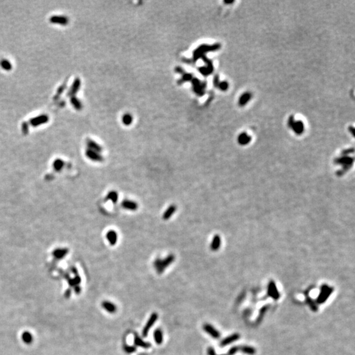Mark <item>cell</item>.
Listing matches in <instances>:
<instances>
[{
	"label": "cell",
	"instance_id": "cell-4",
	"mask_svg": "<svg viewBox=\"0 0 355 355\" xmlns=\"http://www.w3.org/2000/svg\"><path fill=\"white\" fill-rule=\"evenodd\" d=\"M288 124H289L291 128L295 132V134L298 135H301L303 133L304 127V124L301 120L295 121L294 120L293 116H290V118L289 119Z\"/></svg>",
	"mask_w": 355,
	"mask_h": 355
},
{
	"label": "cell",
	"instance_id": "cell-16",
	"mask_svg": "<svg viewBox=\"0 0 355 355\" xmlns=\"http://www.w3.org/2000/svg\"><path fill=\"white\" fill-rule=\"evenodd\" d=\"M177 210V206L174 204H172L170 206L165 210L163 214V219L164 220H169L172 216L174 215V214L176 212Z\"/></svg>",
	"mask_w": 355,
	"mask_h": 355
},
{
	"label": "cell",
	"instance_id": "cell-7",
	"mask_svg": "<svg viewBox=\"0 0 355 355\" xmlns=\"http://www.w3.org/2000/svg\"><path fill=\"white\" fill-rule=\"evenodd\" d=\"M157 319H158L157 313L154 312L151 315L150 318H149L147 322L146 323L145 327H144L143 330H142L143 337H147L149 330H150V329L152 328V326H153V324L156 322V321L157 320Z\"/></svg>",
	"mask_w": 355,
	"mask_h": 355
},
{
	"label": "cell",
	"instance_id": "cell-11",
	"mask_svg": "<svg viewBox=\"0 0 355 355\" xmlns=\"http://www.w3.org/2000/svg\"><path fill=\"white\" fill-rule=\"evenodd\" d=\"M121 207L124 209L130 210V211H136L139 207V205L134 201L130 200V199H124L121 202Z\"/></svg>",
	"mask_w": 355,
	"mask_h": 355
},
{
	"label": "cell",
	"instance_id": "cell-9",
	"mask_svg": "<svg viewBox=\"0 0 355 355\" xmlns=\"http://www.w3.org/2000/svg\"><path fill=\"white\" fill-rule=\"evenodd\" d=\"M49 22L52 24L66 26L69 24V18L63 15H53L49 18Z\"/></svg>",
	"mask_w": 355,
	"mask_h": 355
},
{
	"label": "cell",
	"instance_id": "cell-24",
	"mask_svg": "<svg viewBox=\"0 0 355 355\" xmlns=\"http://www.w3.org/2000/svg\"><path fill=\"white\" fill-rule=\"evenodd\" d=\"M251 97H252L251 93L249 92L244 93L239 99V105L240 106H244V105H246L249 101H250Z\"/></svg>",
	"mask_w": 355,
	"mask_h": 355
},
{
	"label": "cell",
	"instance_id": "cell-31",
	"mask_svg": "<svg viewBox=\"0 0 355 355\" xmlns=\"http://www.w3.org/2000/svg\"><path fill=\"white\" fill-rule=\"evenodd\" d=\"M307 303L308 304L310 308L312 309V311H314V312L317 311L318 310L317 305L316 304V303L313 301V300L311 298H310L309 297H307Z\"/></svg>",
	"mask_w": 355,
	"mask_h": 355
},
{
	"label": "cell",
	"instance_id": "cell-34",
	"mask_svg": "<svg viewBox=\"0 0 355 355\" xmlns=\"http://www.w3.org/2000/svg\"><path fill=\"white\" fill-rule=\"evenodd\" d=\"M124 351L128 354H131L134 353L136 351V346H129V345H124Z\"/></svg>",
	"mask_w": 355,
	"mask_h": 355
},
{
	"label": "cell",
	"instance_id": "cell-15",
	"mask_svg": "<svg viewBox=\"0 0 355 355\" xmlns=\"http://www.w3.org/2000/svg\"><path fill=\"white\" fill-rule=\"evenodd\" d=\"M86 146L88 147L87 148L91 149V150L95 151H96V152L100 153H101L102 152V151H103L102 147H101L100 145H99V143H97L96 142H95V141L93 140L88 139V140H86Z\"/></svg>",
	"mask_w": 355,
	"mask_h": 355
},
{
	"label": "cell",
	"instance_id": "cell-20",
	"mask_svg": "<svg viewBox=\"0 0 355 355\" xmlns=\"http://www.w3.org/2000/svg\"><path fill=\"white\" fill-rule=\"evenodd\" d=\"M102 307L107 312L110 314H114L117 310L116 304L110 301H103L102 303Z\"/></svg>",
	"mask_w": 355,
	"mask_h": 355
},
{
	"label": "cell",
	"instance_id": "cell-5",
	"mask_svg": "<svg viewBox=\"0 0 355 355\" xmlns=\"http://www.w3.org/2000/svg\"><path fill=\"white\" fill-rule=\"evenodd\" d=\"M85 156L89 160H90L93 162L101 163L104 160V157L100 153L91 150V149L88 148L85 151Z\"/></svg>",
	"mask_w": 355,
	"mask_h": 355
},
{
	"label": "cell",
	"instance_id": "cell-21",
	"mask_svg": "<svg viewBox=\"0 0 355 355\" xmlns=\"http://www.w3.org/2000/svg\"><path fill=\"white\" fill-rule=\"evenodd\" d=\"M221 245V239L219 235H215L210 243V249L213 251H218Z\"/></svg>",
	"mask_w": 355,
	"mask_h": 355
},
{
	"label": "cell",
	"instance_id": "cell-42",
	"mask_svg": "<svg viewBox=\"0 0 355 355\" xmlns=\"http://www.w3.org/2000/svg\"><path fill=\"white\" fill-rule=\"evenodd\" d=\"M222 355H226V354H222Z\"/></svg>",
	"mask_w": 355,
	"mask_h": 355
},
{
	"label": "cell",
	"instance_id": "cell-10",
	"mask_svg": "<svg viewBox=\"0 0 355 355\" xmlns=\"http://www.w3.org/2000/svg\"><path fill=\"white\" fill-rule=\"evenodd\" d=\"M268 295L271 297L272 298H273L274 300H278V299L280 298V293L278 290V288L276 287V285L275 284V282L272 280L270 281L269 284H268Z\"/></svg>",
	"mask_w": 355,
	"mask_h": 355
},
{
	"label": "cell",
	"instance_id": "cell-35",
	"mask_svg": "<svg viewBox=\"0 0 355 355\" xmlns=\"http://www.w3.org/2000/svg\"><path fill=\"white\" fill-rule=\"evenodd\" d=\"M228 86H228V82H226L224 81V82H220L219 84H218V87H217V88H220V90H222V91H226L227 90H228Z\"/></svg>",
	"mask_w": 355,
	"mask_h": 355
},
{
	"label": "cell",
	"instance_id": "cell-38",
	"mask_svg": "<svg viewBox=\"0 0 355 355\" xmlns=\"http://www.w3.org/2000/svg\"><path fill=\"white\" fill-rule=\"evenodd\" d=\"M207 354L208 355H216L214 348H213L212 347H209L207 348Z\"/></svg>",
	"mask_w": 355,
	"mask_h": 355
},
{
	"label": "cell",
	"instance_id": "cell-25",
	"mask_svg": "<svg viewBox=\"0 0 355 355\" xmlns=\"http://www.w3.org/2000/svg\"><path fill=\"white\" fill-rule=\"evenodd\" d=\"M240 350H241V351L243 353L248 355H254L256 353V349L251 346H248V345L242 346L240 347Z\"/></svg>",
	"mask_w": 355,
	"mask_h": 355
},
{
	"label": "cell",
	"instance_id": "cell-32",
	"mask_svg": "<svg viewBox=\"0 0 355 355\" xmlns=\"http://www.w3.org/2000/svg\"><path fill=\"white\" fill-rule=\"evenodd\" d=\"M192 79H193V76L191 74L184 73L183 74V76H182V79H180V80H179L178 82L179 84H182V83H184L185 82L192 80Z\"/></svg>",
	"mask_w": 355,
	"mask_h": 355
},
{
	"label": "cell",
	"instance_id": "cell-26",
	"mask_svg": "<svg viewBox=\"0 0 355 355\" xmlns=\"http://www.w3.org/2000/svg\"><path fill=\"white\" fill-rule=\"evenodd\" d=\"M70 103L76 110H80L82 109V103L80 99L76 96L70 97Z\"/></svg>",
	"mask_w": 355,
	"mask_h": 355
},
{
	"label": "cell",
	"instance_id": "cell-40",
	"mask_svg": "<svg viewBox=\"0 0 355 355\" xmlns=\"http://www.w3.org/2000/svg\"><path fill=\"white\" fill-rule=\"evenodd\" d=\"M176 72H177V73H178L180 74H184V70H183L180 67L176 68Z\"/></svg>",
	"mask_w": 355,
	"mask_h": 355
},
{
	"label": "cell",
	"instance_id": "cell-27",
	"mask_svg": "<svg viewBox=\"0 0 355 355\" xmlns=\"http://www.w3.org/2000/svg\"><path fill=\"white\" fill-rule=\"evenodd\" d=\"M0 66L5 71H10L13 67L11 63L7 59H2L0 61Z\"/></svg>",
	"mask_w": 355,
	"mask_h": 355
},
{
	"label": "cell",
	"instance_id": "cell-41",
	"mask_svg": "<svg viewBox=\"0 0 355 355\" xmlns=\"http://www.w3.org/2000/svg\"><path fill=\"white\" fill-rule=\"evenodd\" d=\"M226 3H234V1H224Z\"/></svg>",
	"mask_w": 355,
	"mask_h": 355
},
{
	"label": "cell",
	"instance_id": "cell-37",
	"mask_svg": "<svg viewBox=\"0 0 355 355\" xmlns=\"http://www.w3.org/2000/svg\"><path fill=\"white\" fill-rule=\"evenodd\" d=\"M268 308V306H265V307H263L261 308V310H260V311L259 318H258V320H259V318H260V320L262 319V318L263 317L264 314H265V312H266V310H267Z\"/></svg>",
	"mask_w": 355,
	"mask_h": 355
},
{
	"label": "cell",
	"instance_id": "cell-1",
	"mask_svg": "<svg viewBox=\"0 0 355 355\" xmlns=\"http://www.w3.org/2000/svg\"><path fill=\"white\" fill-rule=\"evenodd\" d=\"M175 260V256L173 254H170L164 258H157L153 261V267L159 274H161L170 265L173 264Z\"/></svg>",
	"mask_w": 355,
	"mask_h": 355
},
{
	"label": "cell",
	"instance_id": "cell-18",
	"mask_svg": "<svg viewBox=\"0 0 355 355\" xmlns=\"http://www.w3.org/2000/svg\"><path fill=\"white\" fill-rule=\"evenodd\" d=\"M110 201L113 204H116L119 201V193L116 191H110L105 197V202Z\"/></svg>",
	"mask_w": 355,
	"mask_h": 355
},
{
	"label": "cell",
	"instance_id": "cell-29",
	"mask_svg": "<svg viewBox=\"0 0 355 355\" xmlns=\"http://www.w3.org/2000/svg\"><path fill=\"white\" fill-rule=\"evenodd\" d=\"M132 120H133L132 116L129 113L124 114L123 116V118H122V121H123V123L124 124H125L126 126H128V125L131 124L132 123Z\"/></svg>",
	"mask_w": 355,
	"mask_h": 355
},
{
	"label": "cell",
	"instance_id": "cell-14",
	"mask_svg": "<svg viewBox=\"0 0 355 355\" xmlns=\"http://www.w3.org/2000/svg\"><path fill=\"white\" fill-rule=\"evenodd\" d=\"M106 239L111 246L115 245L118 241V234L114 230H109L105 234Z\"/></svg>",
	"mask_w": 355,
	"mask_h": 355
},
{
	"label": "cell",
	"instance_id": "cell-33",
	"mask_svg": "<svg viewBox=\"0 0 355 355\" xmlns=\"http://www.w3.org/2000/svg\"><path fill=\"white\" fill-rule=\"evenodd\" d=\"M22 132H23V134L26 135L29 134V124L27 122H24L22 124Z\"/></svg>",
	"mask_w": 355,
	"mask_h": 355
},
{
	"label": "cell",
	"instance_id": "cell-17",
	"mask_svg": "<svg viewBox=\"0 0 355 355\" xmlns=\"http://www.w3.org/2000/svg\"><path fill=\"white\" fill-rule=\"evenodd\" d=\"M240 335L239 334H237V333H236V334H232L228 337H226L225 339H224L222 341L220 342V345L221 347L226 346V345H229V344H231V343L238 340L240 339Z\"/></svg>",
	"mask_w": 355,
	"mask_h": 355
},
{
	"label": "cell",
	"instance_id": "cell-3",
	"mask_svg": "<svg viewBox=\"0 0 355 355\" xmlns=\"http://www.w3.org/2000/svg\"><path fill=\"white\" fill-rule=\"evenodd\" d=\"M334 288L330 287L329 285L324 284L321 287L320 293L317 299V302L318 304H322L326 301L327 299L331 295V294L334 291Z\"/></svg>",
	"mask_w": 355,
	"mask_h": 355
},
{
	"label": "cell",
	"instance_id": "cell-6",
	"mask_svg": "<svg viewBox=\"0 0 355 355\" xmlns=\"http://www.w3.org/2000/svg\"><path fill=\"white\" fill-rule=\"evenodd\" d=\"M49 120V118L48 115L43 114L36 116V117L32 118L29 121V124H30L33 127H37L38 126L47 123Z\"/></svg>",
	"mask_w": 355,
	"mask_h": 355
},
{
	"label": "cell",
	"instance_id": "cell-13",
	"mask_svg": "<svg viewBox=\"0 0 355 355\" xmlns=\"http://www.w3.org/2000/svg\"><path fill=\"white\" fill-rule=\"evenodd\" d=\"M80 86H81V81L80 79L79 78H76L74 81L73 83V84H72V86L70 88V90L67 93V96L70 97L75 96L77 92L79 91Z\"/></svg>",
	"mask_w": 355,
	"mask_h": 355
},
{
	"label": "cell",
	"instance_id": "cell-12",
	"mask_svg": "<svg viewBox=\"0 0 355 355\" xmlns=\"http://www.w3.org/2000/svg\"><path fill=\"white\" fill-rule=\"evenodd\" d=\"M203 330L214 339H218L220 337V332L216 330L214 326L210 324H205L203 325Z\"/></svg>",
	"mask_w": 355,
	"mask_h": 355
},
{
	"label": "cell",
	"instance_id": "cell-23",
	"mask_svg": "<svg viewBox=\"0 0 355 355\" xmlns=\"http://www.w3.org/2000/svg\"><path fill=\"white\" fill-rule=\"evenodd\" d=\"M251 136L247 135L246 133H241L240 135H239L237 138L238 143L242 146L247 145V144H248L251 142Z\"/></svg>",
	"mask_w": 355,
	"mask_h": 355
},
{
	"label": "cell",
	"instance_id": "cell-39",
	"mask_svg": "<svg viewBox=\"0 0 355 355\" xmlns=\"http://www.w3.org/2000/svg\"><path fill=\"white\" fill-rule=\"evenodd\" d=\"M219 83H220V82H219V77H218V76H215L214 79V81H213V84H214V86L217 88Z\"/></svg>",
	"mask_w": 355,
	"mask_h": 355
},
{
	"label": "cell",
	"instance_id": "cell-30",
	"mask_svg": "<svg viewBox=\"0 0 355 355\" xmlns=\"http://www.w3.org/2000/svg\"><path fill=\"white\" fill-rule=\"evenodd\" d=\"M66 88V83L65 82V83H63V84L59 88L58 90L57 91V93H56V94H55V97H54V98H53L54 100H57V99H59V97H61V94H62V93H63V92L65 91Z\"/></svg>",
	"mask_w": 355,
	"mask_h": 355
},
{
	"label": "cell",
	"instance_id": "cell-36",
	"mask_svg": "<svg viewBox=\"0 0 355 355\" xmlns=\"http://www.w3.org/2000/svg\"><path fill=\"white\" fill-rule=\"evenodd\" d=\"M239 350H240L239 347H237V346L233 347L231 348H230V350L228 352V355H234L235 354H236L237 353V351Z\"/></svg>",
	"mask_w": 355,
	"mask_h": 355
},
{
	"label": "cell",
	"instance_id": "cell-28",
	"mask_svg": "<svg viewBox=\"0 0 355 355\" xmlns=\"http://www.w3.org/2000/svg\"><path fill=\"white\" fill-rule=\"evenodd\" d=\"M199 70L203 76H209L214 70V67H208V66H203V67H200L199 69Z\"/></svg>",
	"mask_w": 355,
	"mask_h": 355
},
{
	"label": "cell",
	"instance_id": "cell-19",
	"mask_svg": "<svg viewBox=\"0 0 355 355\" xmlns=\"http://www.w3.org/2000/svg\"><path fill=\"white\" fill-rule=\"evenodd\" d=\"M134 346L136 347H140L143 348H149L151 346V343L144 341L141 337H140L137 335H136V336L134 337Z\"/></svg>",
	"mask_w": 355,
	"mask_h": 355
},
{
	"label": "cell",
	"instance_id": "cell-8",
	"mask_svg": "<svg viewBox=\"0 0 355 355\" xmlns=\"http://www.w3.org/2000/svg\"><path fill=\"white\" fill-rule=\"evenodd\" d=\"M193 90L199 96H203L204 89L206 86V83H202L197 79H192Z\"/></svg>",
	"mask_w": 355,
	"mask_h": 355
},
{
	"label": "cell",
	"instance_id": "cell-22",
	"mask_svg": "<svg viewBox=\"0 0 355 355\" xmlns=\"http://www.w3.org/2000/svg\"><path fill=\"white\" fill-rule=\"evenodd\" d=\"M154 340L157 345H160L163 341V333L160 329H157L153 333Z\"/></svg>",
	"mask_w": 355,
	"mask_h": 355
},
{
	"label": "cell",
	"instance_id": "cell-2",
	"mask_svg": "<svg viewBox=\"0 0 355 355\" xmlns=\"http://www.w3.org/2000/svg\"><path fill=\"white\" fill-rule=\"evenodd\" d=\"M220 45L218 43L214 44L213 46H208L206 45V44H203V45L199 46L197 49H196L194 51L193 59L194 61H196L197 59L201 58L203 55H204V54L207 52L218 50V49H220Z\"/></svg>",
	"mask_w": 355,
	"mask_h": 355
}]
</instances>
